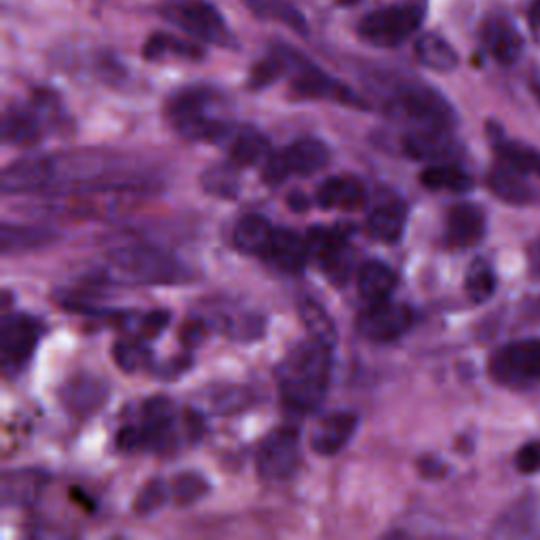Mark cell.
<instances>
[{
	"label": "cell",
	"instance_id": "6da1fadb",
	"mask_svg": "<svg viewBox=\"0 0 540 540\" xmlns=\"http://www.w3.org/2000/svg\"><path fill=\"white\" fill-rule=\"evenodd\" d=\"M332 349L315 338L298 342L279 365V391L289 410L298 414L315 412L330 384Z\"/></svg>",
	"mask_w": 540,
	"mask_h": 540
},
{
	"label": "cell",
	"instance_id": "7a4b0ae2",
	"mask_svg": "<svg viewBox=\"0 0 540 540\" xmlns=\"http://www.w3.org/2000/svg\"><path fill=\"white\" fill-rule=\"evenodd\" d=\"M220 102V95L207 87H192L180 91L169 102V119L176 129L188 140L220 144L235 135L237 127L216 117L214 110Z\"/></svg>",
	"mask_w": 540,
	"mask_h": 540
},
{
	"label": "cell",
	"instance_id": "3957f363",
	"mask_svg": "<svg viewBox=\"0 0 540 540\" xmlns=\"http://www.w3.org/2000/svg\"><path fill=\"white\" fill-rule=\"evenodd\" d=\"M389 110L416 125V129H448L456 125V112L443 95L427 83L405 81L389 98Z\"/></svg>",
	"mask_w": 540,
	"mask_h": 540
},
{
	"label": "cell",
	"instance_id": "277c9868",
	"mask_svg": "<svg viewBox=\"0 0 540 540\" xmlns=\"http://www.w3.org/2000/svg\"><path fill=\"white\" fill-rule=\"evenodd\" d=\"M108 258L123 277L140 285H176L188 277L186 268L176 258L150 245L114 249Z\"/></svg>",
	"mask_w": 540,
	"mask_h": 540
},
{
	"label": "cell",
	"instance_id": "5b68a950",
	"mask_svg": "<svg viewBox=\"0 0 540 540\" xmlns=\"http://www.w3.org/2000/svg\"><path fill=\"white\" fill-rule=\"evenodd\" d=\"M422 19L424 11L414 5L384 7L365 15L357 26V34L361 41L372 47L393 49L408 41V38L420 28Z\"/></svg>",
	"mask_w": 540,
	"mask_h": 540
},
{
	"label": "cell",
	"instance_id": "8992f818",
	"mask_svg": "<svg viewBox=\"0 0 540 540\" xmlns=\"http://www.w3.org/2000/svg\"><path fill=\"white\" fill-rule=\"evenodd\" d=\"M490 376L509 389H532L540 384V340H519L500 346L490 357Z\"/></svg>",
	"mask_w": 540,
	"mask_h": 540
},
{
	"label": "cell",
	"instance_id": "52a82bcc",
	"mask_svg": "<svg viewBox=\"0 0 540 540\" xmlns=\"http://www.w3.org/2000/svg\"><path fill=\"white\" fill-rule=\"evenodd\" d=\"M285 62H287V70H292V89L294 93H298L300 98L306 100H332L338 104H346V106H357L363 108L361 100L357 95L342 85L340 81L332 79L330 74H325L321 68H317L315 64H311L302 57L300 53L292 51V49H281Z\"/></svg>",
	"mask_w": 540,
	"mask_h": 540
},
{
	"label": "cell",
	"instance_id": "ba28073f",
	"mask_svg": "<svg viewBox=\"0 0 540 540\" xmlns=\"http://www.w3.org/2000/svg\"><path fill=\"white\" fill-rule=\"evenodd\" d=\"M167 17L203 43L226 49L237 47V38L230 32L224 17L205 0H186V3L178 7H171Z\"/></svg>",
	"mask_w": 540,
	"mask_h": 540
},
{
	"label": "cell",
	"instance_id": "9c48e42d",
	"mask_svg": "<svg viewBox=\"0 0 540 540\" xmlns=\"http://www.w3.org/2000/svg\"><path fill=\"white\" fill-rule=\"evenodd\" d=\"M300 465V433L292 427H281L270 433L258 448V475L270 484L285 481Z\"/></svg>",
	"mask_w": 540,
	"mask_h": 540
},
{
	"label": "cell",
	"instance_id": "30bf717a",
	"mask_svg": "<svg viewBox=\"0 0 540 540\" xmlns=\"http://www.w3.org/2000/svg\"><path fill=\"white\" fill-rule=\"evenodd\" d=\"M38 340L41 325L28 315H9L0 325V361L5 374H19L30 363Z\"/></svg>",
	"mask_w": 540,
	"mask_h": 540
},
{
	"label": "cell",
	"instance_id": "8fae6325",
	"mask_svg": "<svg viewBox=\"0 0 540 540\" xmlns=\"http://www.w3.org/2000/svg\"><path fill=\"white\" fill-rule=\"evenodd\" d=\"M306 243L311 249V256L323 266V273L332 283H346L353 273V252L344 235L332 228L315 226L306 233Z\"/></svg>",
	"mask_w": 540,
	"mask_h": 540
},
{
	"label": "cell",
	"instance_id": "7c38bea8",
	"mask_svg": "<svg viewBox=\"0 0 540 540\" xmlns=\"http://www.w3.org/2000/svg\"><path fill=\"white\" fill-rule=\"evenodd\" d=\"M414 313L410 306L397 302H372L357 319V330L372 342H393L410 330Z\"/></svg>",
	"mask_w": 540,
	"mask_h": 540
},
{
	"label": "cell",
	"instance_id": "4fadbf2b",
	"mask_svg": "<svg viewBox=\"0 0 540 540\" xmlns=\"http://www.w3.org/2000/svg\"><path fill=\"white\" fill-rule=\"evenodd\" d=\"M403 150L416 161L450 163L460 154L448 129H414L403 138Z\"/></svg>",
	"mask_w": 540,
	"mask_h": 540
},
{
	"label": "cell",
	"instance_id": "5bb4252c",
	"mask_svg": "<svg viewBox=\"0 0 540 540\" xmlns=\"http://www.w3.org/2000/svg\"><path fill=\"white\" fill-rule=\"evenodd\" d=\"M60 399L64 408L76 418H89L98 414L108 399L106 384L93 376L70 378L62 391Z\"/></svg>",
	"mask_w": 540,
	"mask_h": 540
},
{
	"label": "cell",
	"instance_id": "9a60e30c",
	"mask_svg": "<svg viewBox=\"0 0 540 540\" xmlns=\"http://www.w3.org/2000/svg\"><path fill=\"white\" fill-rule=\"evenodd\" d=\"M481 38H484L488 53L503 66L515 64L524 51L522 34H519L517 28L503 15H492L490 19H486Z\"/></svg>",
	"mask_w": 540,
	"mask_h": 540
},
{
	"label": "cell",
	"instance_id": "2e32d148",
	"mask_svg": "<svg viewBox=\"0 0 540 540\" xmlns=\"http://www.w3.org/2000/svg\"><path fill=\"white\" fill-rule=\"evenodd\" d=\"M357 431V416L351 412H334L325 416L311 435V448L319 456H334L349 446Z\"/></svg>",
	"mask_w": 540,
	"mask_h": 540
},
{
	"label": "cell",
	"instance_id": "e0dca14e",
	"mask_svg": "<svg viewBox=\"0 0 540 540\" xmlns=\"http://www.w3.org/2000/svg\"><path fill=\"white\" fill-rule=\"evenodd\" d=\"M486 235V214L484 209L460 203L448 211L446 218V239L452 247H473Z\"/></svg>",
	"mask_w": 540,
	"mask_h": 540
},
{
	"label": "cell",
	"instance_id": "ac0fdd59",
	"mask_svg": "<svg viewBox=\"0 0 540 540\" xmlns=\"http://www.w3.org/2000/svg\"><path fill=\"white\" fill-rule=\"evenodd\" d=\"M262 256H266L273 266L285 270V273H300L306 266L308 256H311V249H308L306 237L302 239L294 230L279 228L273 230V237H270Z\"/></svg>",
	"mask_w": 540,
	"mask_h": 540
},
{
	"label": "cell",
	"instance_id": "d6986e66",
	"mask_svg": "<svg viewBox=\"0 0 540 540\" xmlns=\"http://www.w3.org/2000/svg\"><path fill=\"white\" fill-rule=\"evenodd\" d=\"M55 176V165L51 159H22L11 163L0 178L5 195L13 192H32L51 184Z\"/></svg>",
	"mask_w": 540,
	"mask_h": 540
},
{
	"label": "cell",
	"instance_id": "ffe728a7",
	"mask_svg": "<svg viewBox=\"0 0 540 540\" xmlns=\"http://www.w3.org/2000/svg\"><path fill=\"white\" fill-rule=\"evenodd\" d=\"M146 448L165 452L173 443V403L167 397L148 399L142 412Z\"/></svg>",
	"mask_w": 540,
	"mask_h": 540
},
{
	"label": "cell",
	"instance_id": "44dd1931",
	"mask_svg": "<svg viewBox=\"0 0 540 540\" xmlns=\"http://www.w3.org/2000/svg\"><path fill=\"white\" fill-rule=\"evenodd\" d=\"M365 199H368L365 186L351 176H332L317 188V205L321 209L355 211L365 203Z\"/></svg>",
	"mask_w": 540,
	"mask_h": 540
},
{
	"label": "cell",
	"instance_id": "7402d4cb",
	"mask_svg": "<svg viewBox=\"0 0 540 540\" xmlns=\"http://www.w3.org/2000/svg\"><path fill=\"white\" fill-rule=\"evenodd\" d=\"M488 188L492 195L511 205H526L534 199V188L528 182V176L515 167L500 161L488 176Z\"/></svg>",
	"mask_w": 540,
	"mask_h": 540
},
{
	"label": "cell",
	"instance_id": "603a6c76",
	"mask_svg": "<svg viewBox=\"0 0 540 540\" xmlns=\"http://www.w3.org/2000/svg\"><path fill=\"white\" fill-rule=\"evenodd\" d=\"M397 287V275L395 270L380 260L363 262L357 270V289L363 300L382 302L389 300V296Z\"/></svg>",
	"mask_w": 540,
	"mask_h": 540
},
{
	"label": "cell",
	"instance_id": "cb8c5ba5",
	"mask_svg": "<svg viewBox=\"0 0 540 540\" xmlns=\"http://www.w3.org/2000/svg\"><path fill=\"white\" fill-rule=\"evenodd\" d=\"M283 150H285L289 169H292L294 176H313V173L325 169L332 157L330 148L315 138L298 140Z\"/></svg>",
	"mask_w": 540,
	"mask_h": 540
},
{
	"label": "cell",
	"instance_id": "d4e9b609",
	"mask_svg": "<svg viewBox=\"0 0 540 540\" xmlns=\"http://www.w3.org/2000/svg\"><path fill=\"white\" fill-rule=\"evenodd\" d=\"M536 517H538L536 496H524L496 519V526H494L492 534L498 538L530 536L534 530V524H536Z\"/></svg>",
	"mask_w": 540,
	"mask_h": 540
},
{
	"label": "cell",
	"instance_id": "484cf974",
	"mask_svg": "<svg viewBox=\"0 0 540 540\" xmlns=\"http://www.w3.org/2000/svg\"><path fill=\"white\" fill-rule=\"evenodd\" d=\"M47 477L38 471H9L3 477V503L7 507H28L41 496Z\"/></svg>",
	"mask_w": 540,
	"mask_h": 540
},
{
	"label": "cell",
	"instance_id": "4316f807",
	"mask_svg": "<svg viewBox=\"0 0 540 540\" xmlns=\"http://www.w3.org/2000/svg\"><path fill=\"white\" fill-rule=\"evenodd\" d=\"M414 53L422 66L435 72H452L458 68L456 49L439 34H422L414 45Z\"/></svg>",
	"mask_w": 540,
	"mask_h": 540
},
{
	"label": "cell",
	"instance_id": "83f0119b",
	"mask_svg": "<svg viewBox=\"0 0 540 540\" xmlns=\"http://www.w3.org/2000/svg\"><path fill=\"white\" fill-rule=\"evenodd\" d=\"M270 154V142L264 133L256 129H239L230 138V163L237 167H249L260 161H266Z\"/></svg>",
	"mask_w": 540,
	"mask_h": 540
},
{
	"label": "cell",
	"instance_id": "f1b7e54d",
	"mask_svg": "<svg viewBox=\"0 0 540 540\" xmlns=\"http://www.w3.org/2000/svg\"><path fill=\"white\" fill-rule=\"evenodd\" d=\"M405 228V207L401 203H380L368 216L370 235L380 243H397Z\"/></svg>",
	"mask_w": 540,
	"mask_h": 540
},
{
	"label": "cell",
	"instance_id": "f546056e",
	"mask_svg": "<svg viewBox=\"0 0 540 540\" xmlns=\"http://www.w3.org/2000/svg\"><path fill=\"white\" fill-rule=\"evenodd\" d=\"M41 135L38 114L32 108L15 106L5 112L3 119V140L13 146H30Z\"/></svg>",
	"mask_w": 540,
	"mask_h": 540
},
{
	"label": "cell",
	"instance_id": "4dcf8cb0",
	"mask_svg": "<svg viewBox=\"0 0 540 540\" xmlns=\"http://www.w3.org/2000/svg\"><path fill=\"white\" fill-rule=\"evenodd\" d=\"M420 182L429 190H448V192H469L473 188V178L465 169H460L454 161L433 163L420 173Z\"/></svg>",
	"mask_w": 540,
	"mask_h": 540
},
{
	"label": "cell",
	"instance_id": "1f68e13d",
	"mask_svg": "<svg viewBox=\"0 0 540 540\" xmlns=\"http://www.w3.org/2000/svg\"><path fill=\"white\" fill-rule=\"evenodd\" d=\"M298 311H300V317L306 325L308 336L319 340L325 346H330V349H334L336 342H338V330H336L334 319L330 317V313H327L325 308L313 298H302L298 304Z\"/></svg>",
	"mask_w": 540,
	"mask_h": 540
},
{
	"label": "cell",
	"instance_id": "d6a6232c",
	"mask_svg": "<svg viewBox=\"0 0 540 540\" xmlns=\"http://www.w3.org/2000/svg\"><path fill=\"white\" fill-rule=\"evenodd\" d=\"M270 237H273V226H270L264 216L258 214L243 216L237 222L233 233L235 245L245 254H264Z\"/></svg>",
	"mask_w": 540,
	"mask_h": 540
},
{
	"label": "cell",
	"instance_id": "836d02e7",
	"mask_svg": "<svg viewBox=\"0 0 540 540\" xmlns=\"http://www.w3.org/2000/svg\"><path fill=\"white\" fill-rule=\"evenodd\" d=\"M53 235L45 228L36 226H11L3 224V233H0V243H3V254L13 252H30V249H41L49 245Z\"/></svg>",
	"mask_w": 540,
	"mask_h": 540
},
{
	"label": "cell",
	"instance_id": "e575fe53",
	"mask_svg": "<svg viewBox=\"0 0 540 540\" xmlns=\"http://www.w3.org/2000/svg\"><path fill=\"white\" fill-rule=\"evenodd\" d=\"M144 57L146 60H161L163 55H180V57H186V60H201V57L205 55V51L195 45V43H188V41H182V38L173 36V34H165V32H157L152 34L146 45H144Z\"/></svg>",
	"mask_w": 540,
	"mask_h": 540
},
{
	"label": "cell",
	"instance_id": "d590c367",
	"mask_svg": "<svg viewBox=\"0 0 540 540\" xmlns=\"http://www.w3.org/2000/svg\"><path fill=\"white\" fill-rule=\"evenodd\" d=\"M496 154L498 159L515 167L517 171L526 173V176H534L540 180V152L532 146H526L522 142H511L505 138L496 140Z\"/></svg>",
	"mask_w": 540,
	"mask_h": 540
},
{
	"label": "cell",
	"instance_id": "8d00e7d4",
	"mask_svg": "<svg viewBox=\"0 0 540 540\" xmlns=\"http://www.w3.org/2000/svg\"><path fill=\"white\" fill-rule=\"evenodd\" d=\"M203 190L209 192L211 197L220 199H235L239 195V176L237 165H214L209 167L201 176Z\"/></svg>",
	"mask_w": 540,
	"mask_h": 540
},
{
	"label": "cell",
	"instance_id": "74e56055",
	"mask_svg": "<svg viewBox=\"0 0 540 540\" xmlns=\"http://www.w3.org/2000/svg\"><path fill=\"white\" fill-rule=\"evenodd\" d=\"M465 289L469 300L475 304L490 300L496 292V275L492 266L484 260H475L467 270Z\"/></svg>",
	"mask_w": 540,
	"mask_h": 540
},
{
	"label": "cell",
	"instance_id": "f35d334b",
	"mask_svg": "<svg viewBox=\"0 0 540 540\" xmlns=\"http://www.w3.org/2000/svg\"><path fill=\"white\" fill-rule=\"evenodd\" d=\"M245 3H247L249 9H252L260 17L277 19V22L292 26L300 34L306 32L304 17L292 5L285 3V0H245Z\"/></svg>",
	"mask_w": 540,
	"mask_h": 540
},
{
	"label": "cell",
	"instance_id": "ab89813d",
	"mask_svg": "<svg viewBox=\"0 0 540 540\" xmlns=\"http://www.w3.org/2000/svg\"><path fill=\"white\" fill-rule=\"evenodd\" d=\"M112 355H114V363H117L119 368L127 374L146 368L150 361V353L140 340H119L117 344H114Z\"/></svg>",
	"mask_w": 540,
	"mask_h": 540
},
{
	"label": "cell",
	"instance_id": "60d3db41",
	"mask_svg": "<svg viewBox=\"0 0 540 540\" xmlns=\"http://www.w3.org/2000/svg\"><path fill=\"white\" fill-rule=\"evenodd\" d=\"M285 72H287V62H285L281 49H277L273 55L264 57L260 64H256L252 68V74H249V83L247 85H249V89L260 91V89H264L268 85L277 83Z\"/></svg>",
	"mask_w": 540,
	"mask_h": 540
},
{
	"label": "cell",
	"instance_id": "b9f144b4",
	"mask_svg": "<svg viewBox=\"0 0 540 540\" xmlns=\"http://www.w3.org/2000/svg\"><path fill=\"white\" fill-rule=\"evenodd\" d=\"M207 488H209L207 481L197 473H182L173 479V484L169 486L171 496L178 505L197 503L199 498H203L207 494Z\"/></svg>",
	"mask_w": 540,
	"mask_h": 540
},
{
	"label": "cell",
	"instance_id": "7bdbcfd3",
	"mask_svg": "<svg viewBox=\"0 0 540 540\" xmlns=\"http://www.w3.org/2000/svg\"><path fill=\"white\" fill-rule=\"evenodd\" d=\"M171 490L161 479H152L142 488V492L138 494L133 503V511L138 515H150L154 511H159L169 498Z\"/></svg>",
	"mask_w": 540,
	"mask_h": 540
},
{
	"label": "cell",
	"instance_id": "ee69618b",
	"mask_svg": "<svg viewBox=\"0 0 540 540\" xmlns=\"http://www.w3.org/2000/svg\"><path fill=\"white\" fill-rule=\"evenodd\" d=\"M289 176H294V173H292V169H289L285 150L270 152L264 161V167H262V180L268 186H281Z\"/></svg>",
	"mask_w": 540,
	"mask_h": 540
},
{
	"label": "cell",
	"instance_id": "f6af8a7d",
	"mask_svg": "<svg viewBox=\"0 0 540 540\" xmlns=\"http://www.w3.org/2000/svg\"><path fill=\"white\" fill-rule=\"evenodd\" d=\"M515 467L524 475H532L540 471V441H530L517 452Z\"/></svg>",
	"mask_w": 540,
	"mask_h": 540
},
{
	"label": "cell",
	"instance_id": "bcb514c9",
	"mask_svg": "<svg viewBox=\"0 0 540 540\" xmlns=\"http://www.w3.org/2000/svg\"><path fill=\"white\" fill-rule=\"evenodd\" d=\"M117 446L123 450V452H138V450H144L146 448V437H144V431L142 427H125L119 431L117 435Z\"/></svg>",
	"mask_w": 540,
	"mask_h": 540
},
{
	"label": "cell",
	"instance_id": "7dc6e473",
	"mask_svg": "<svg viewBox=\"0 0 540 540\" xmlns=\"http://www.w3.org/2000/svg\"><path fill=\"white\" fill-rule=\"evenodd\" d=\"M167 323H169V313H165V311H154V313H150V315L144 317V321H142V334L146 338L159 336L165 330V327H167Z\"/></svg>",
	"mask_w": 540,
	"mask_h": 540
},
{
	"label": "cell",
	"instance_id": "c3c4849f",
	"mask_svg": "<svg viewBox=\"0 0 540 540\" xmlns=\"http://www.w3.org/2000/svg\"><path fill=\"white\" fill-rule=\"evenodd\" d=\"M203 336H205L203 323H188L182 330V340H184V344H190V346L199 344L203 340Z\"/></svg>",
	"mask_w": 540,
	"mask_h": 540
},
{
	"label": "cell",
	"instance_id": "681fc988",
	"mask_svg": "<svg viewBox=\"0 0 540 540\" xmlns=\"http://www.w3.org/2000/svg\"><path fill=\"white\" fill-rule=\"evenodd\" d=\"M528 22H530V28H534V30L540 28V0H532L530 3Z\"/></svg>",
	"mask_w": 540,
	"mask_h": 540
},
{
	"label": "cell",
	"instance_id": "f907efd6",
	"mask_svg": "<svg viewBox=\"0 0 540 540\" xmlns=\"http://www.w3.org/2000/svg\"><path fill=\"white\" fill-rule=\"evenodd\" d=\"M289 207L296 209V211H306L308 209V199L304 195H300V192H292V195H289L287 199Z\"/></svg>",
	"mask_w": 540,
	"mask_h": 540
},
{
	"label": "cell",
	"instance_id": "816d5d0a",
	"mask_svg": "<svg viewBox=\"0 0 540 540\" xmlns=\"http://www.w3.org/2000/svg\"><path fill=\"white\" fill-rule=\"evenodd\" d=\"M336 3H338L340 7H351V5L359 3V0H336Z\"/></svg>",
	"mask_w": 540,
	"mask_h": 540
}]
</instances>
